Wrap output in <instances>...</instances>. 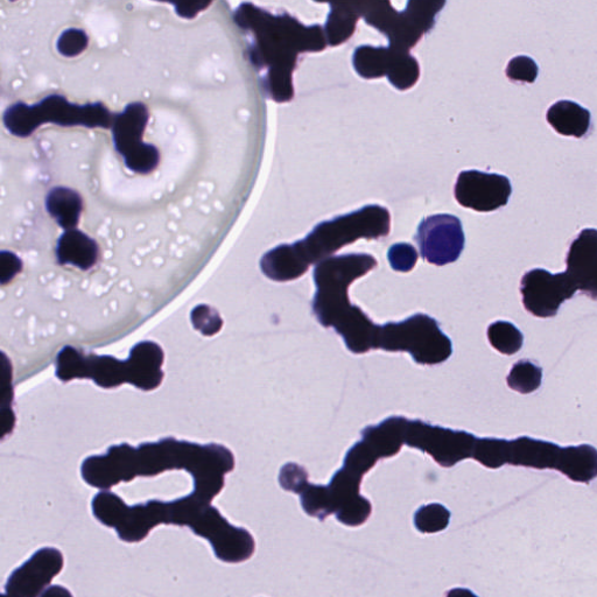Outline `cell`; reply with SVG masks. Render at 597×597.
I'll return each instance as SVG.
<instances>
[{
    "mask_svg": "<svg viewBox=\"0 0 597 597\" xmlns=\"http://www.w3.org/2000/svg\"><path fill=\"white\" fill-rule=\"evenodd\" d=\"M93 514L98 522L115 529L125 543L142 542L160 524L188 526L195 536L212 545L217 559L240 564L254 556L255 538L248 530L231 525L212 502L192 493L173 502L152 500L126 505L121 497L102 490L93 500Z\"/></svg>",
    "mask_w": 597,
    "mask_h": 597,
    "instance_id": "6da1fadb",
    "label": "cell"
},
{
    "mask_svg": "<svg viewBox=\"0 0 597 597\" xmlns=\"http://www.w3.org/2000/svg\"><path fill=\"white\" fill-rule=\"evenodd\" d=\"M235 21L243 30L254 34L250 59L257 68L268 69L264 80L266 93L278 103L292 101V74L298 55L325 51L328 45L325 30L320 25H302L287 13L273 16L249 3L238 7Z\"/></svg>",
    "mask_w": 597,
    "mask_h": 597,
    "instance_id": "7a4b0ae2",
    "label": "cell"
},
{
    "mask_svg": "<svg viewBox=\"0 0 597 597\" xmlns=\"http://www.w3.org/2000/svg\"><path fill=\"white\" fill-rule=\"evenodd\" d=\"M390 230L389 210L372 205L318 224L305 240L297 243L308 264L311 265L320 263L360 238L378 240L389 236Z\"/></svg>",
    "mask_w": 597,
    "mask_h": 597,
    "instance_id": "3957f363",
    "label": "cell"
},
{
    "mask_svg": "<svg viewBox=\"0 0 597 597\" xmlns=\"http://www.w3.org/2000/svg\"><path fill=\"white\" fill-rule=\"evenodd\" d=\"M112 122L114 116L102 103L77 105L69 103L60 95L48 96L35 105L14 104L4 114L6 129L17 137L31 136L35 129L45 123L109 129Z\"/></svg>",
    "mask_w": 597,
    "mask_h": 597,
    "instance_id": "277c9868",
    "label": "cell"
},
{
    "mask_svg": "<svg viewBox=\"0 0 597 597\" xmlns=\"http://www.w3.org/2000/svg\"><path fill=\"white\" fill-rule=\"evenodd\" d=\"M446 2L411 0L403 12H396L389 2L357 3L361 17L388 37L390 48L409 52L432 30L435 18Z\"/></svg>",
    "mask_w": 597,
    "mask_h": 597,
    "instance_id": "5b68a950",
    "label": "cell"
},
{
    "mask_svg": "<svg viewBox=\"0 0 597 597\" xmlns=\"http://www.w3.org/2000/svg\"><path fill=\"white\" fill-rule=\"evenodd\" d=\"M375 349L407 351L418 364H439L453 353L452 342L438 322L424 314L378 326Z\"/></svg>",
    "mask_w": 597,
    "mask_h": 597,
    "instance_id": "8992f818",
    "label": "cell"
},
{
    "mask_svg": "<svg viewBox=\"0 0 597 597\" xmlns=\"http://www.w3.org/2000/svg\"><path fill=\"white\" fill-rule=\"evenodd\" d=\"M149 117L145 104L131 103L121 114L114 115L111 126L116 150L122 154L125 165L142 174L150 173L159 164L157 147L143 142Z\"/></svg>",
    "mask_w": 597,
    "mask_h": 597,
    "instance_id": "52a82bcc",
    "label": "cell"
},
{
    "mask_svg": "<svg viewBox=\"0 0 597 597\" xmlns=\"http://www.w3.org/2000/svg\"><path fill=\"white\" fill-rule=\"evenodd\" d=\"M477 438L475 435L431 426L420 420L407 423L405 445L428 453L442 467L473 458Z\"/></svg>",
    "mask_w": 597,
    "mask_h": 597,
    "instance_id": "ba28073f",
    "label": "cell"
},
{
    "mask_svg": "<svg viewBox=\"0 0 597 597\" xmlns=\"http://www.w3.org/2000/svg\"><path fill=\"white\" fill-rule=\"evenodd\" d=\"M356 73L363 79H381L388 76L393 87L407 90L416 86L420 77L417 59L409 52L396 51L390 47H357L353 55Z\"/></svg>",
    "mask_w": 597,
    "mask_h": 597,
    "instance_id": "9c48e42d",
    "label": "cell"
},
{
    "mask_svg": "<svg viewBox=\"0 0 597 597\" xmlns=\"http://www.w3.org/2000/svg\"><path fill=\"white\" fill-rule=\"evenodd\" d=\"M416 240L421 256L437 266L458 261L466 243L461 221L448 214L433 215L421 221Z\"/></svg>",
    "mask_w": 597,
    "mask_h": 597,
    "instance_id": "30bf717a",
    "label": "cell"
},
{
    "mask_svg": "<svg viewBox=\"0 0 597 597\" xmlns=\"http://www.w3.org/2000/svg\"><path fill=\"white\" fill-rule=\"evenodd\" d=\"M577 291V284L567 272L553 275L535 269L525 273L521 283L524 307L538 318L556 316L563 302L572 299Z\"/></svg>",
    "mask_w": 597,
    "mask_h": 597,
    "instance_id": "8fae6325",
    "label": "cell"
},
{
    "mask_svg": "<svg viewBox=\"0 0 597 597\" xmlns=\"http://www.w3.org/2000/svg\"><path fill=\"white\" fill-rule=\"evenodd\" d=\"M454 193L462 207L490 213L508 205L512 187L504 175L465 171L459 174Z\"/></svg>",
    "mask_w": 597,
    "mask_h": 597,
    "instance_id": "7c38bea8",
    "label": "cell"
},
{
    "mask_svg": "<svg viewBox=\"0 0 597 597\" xmlns=\"http://www.w3.org/2000/svg\"><path fill=\"white\" fill-rule=\"evenodd\" d=\"M63 554L54 547H44L14 570L7 579L3 597H40L62 571Z\"/></svg>",
    "mask_w": 597,
    "mask_h": 597,
    "instance_id": "4fadbf2b",
    "label": "cell"
},
{
    "mask_svg": "<svg viewBox=\"0 0 597 597\" xmlns=\"http://www.w3.org/2000/svg\"><path fill=\"white\" fill-rule=\"evenodd\" d=\"M136 453V449L122 445L110 448L107 455L87 459L82 465L83 480L102 490L133 480Z\"/></svg>",
    "mask_w": 597,
    "mask_h": 597,
    "instance_id": "5bb4252c",
    "label": "cell"
},
{
    "mask_svg": "<svg viewBox=\"0 0 597 597\" xmlns=\"http://www.w3.org/2000/svg\"><path fill=\"white\" fill-rule=\"evenodd\" d=\"M361 482L360 477L342 468L328 484L337 521L353 528L367 522L372 512L370 501L360 494Z\"/></svg>",
    "mask_w": 597,
    "mask_h": 597,
    "instance_id": "9a60e30c",
    "label": "cell"
},
{
    "mask_svg": "<svg viewBox=\"0 0 597 597\" xmlns=\"http://www.w3.org/2000/svg\"><path fill=\"white\" fill-rule=\"evenodd\" d=\"M377 261L370 255H344L323 259L314 269V282L318 291L348 290L357 278L374 270Z\"/></svg>",
    "mask_w": 597,
    "mask_h": 597,
    "instance_id": "2e32d148",
    "label": "cell"
},
{
    "mask_svg": "<svg viewBox=\"0 0 597 597\" xmlns=\"http://www.w3.org/2000/svg\"><path fill=\"white\" fill-rule=\"evenodd\" d=\"M566 272L578 291L597 300V230L584 229L572 242L566 257Z\"/></svg>",
    "mask_w": 597,
    "mask_h": 597,
    "instance_id": "e0dca14e",
    "label": "cell"
},
{
    "mask_svg": "<svg viewBox=\"0 0 597 597\" xmlns=\"http://www.w3.org/2000/svg\"><path fill=\"white\" fill-rule=\"evenodd\" d=\"M164 353L156 343L143 342L133 348L128 365L129 382L139 389L153 390L163 381Z\"/></svg>",
    "mask_w": 597,
    "mask_h": 597,
    "instance_id": "ac0fdd59",
    "label": "cell"
},
{
    "mask_svg": "<svg viewBox=\"0 0 597 597\" xmlns=\"http://www.w3.org/2000/svg\"><path fill=\"white\" fill-rule=\"evenodd\" d=\"M334 328L354 354H364L375 349L378 326L372 323L361 308L351 305L337 320Z\"/></svg>",
    "mask_w": 597,
    "mask_h": 597,
    "instance_id": "d6986e66",
    "label": "cell"
},
{
    "mask_svg": "<svg viewBox=\"0 0 597 597\" xmlns=\"http://www.w3.org/2000/svg\"><path fill=\"white\" fill-rule=\"evenodd\" d=\"M261 268L266 277L276 282H290L305 275L309 264L296 242L269 251L262 258Z\"/></svg>",
    "mask_w": 597,
    "mask_h": 597,
    "instance_id": "ffe728a7",
    "label": "cell"
},
{
    "mask_svg": "<svg viewBox=\"0 0 597 597\" xmlns=\"http://www.w3.org/2000/svg\"><path fill=\"white\" fill-rule=\"evenodd\" d=\"M561 448L528 437L510 441L509 465L535 469H556Z\"/></svg>",
    "mask_w": 597,
    "mask_h": 597,
    "instance_id": "44dd1931",
    "label": "cell"
},
{
    "mask_svg": "<svg viewBox=\"0 0 597 597\" xmlns=\"http://www.w3.org/2000/svg\"><path fill=\"white\" fill-rule=\"evenodd\" d=\"M409 420L404 417H391L377 426L363 430V441L376 453L379 459L391 458L399 453L405 444L406 428Z\"/></svg>",
    "mask_w": 597,
    "mask_h": 597,
    "instance_id": "7402d4cb",
    "label": "cell"
},
{
    "mask_svg": "<svg viewBox=\"0 0 597 597\" xmlns=\"http://www.w3.org/2000/svg\"><path fill=\"white\" fill-rule=\"evenodd\" d=\"M98 255L100 250L93 238L76 229L67 230L59 238L58 248H56V257L61 265H74L84 271L93 268L97 263Z\"/></svg>",
    "mask_w": 597,
    "mask_h": 597,
    "instance_id": "603a6c76",
    "label": "cell"
},
{
    "mask_svg": "<svg viewBox=\"0 0 597 597\" xmlns=\"http://www.w3.org/2000/svg\"><path fill=\"white\" fill-rule=\"evenodd\" d=\"M546 119L560 135L582 138L591 129L592 115L578 103L559 101L547 111Z\"/></svg>",
    "mask_w": 597,
    "mask_h": 597,
    "instance_id": "cb8c5ba5",
    "label": "cell"
},
{
    "mask_svg": "<svg viewBox=\"0 0 597 597\" xmlns=\"http://www.w3.org/2000/svg\"><path fill=\"white\" fill-rule=\"evenodd\" d=\"M556 470L574 482L593 481L597 477V449L589 445L561 448Z\"/></svg>",
    "mask_w": 597,
    "mask_h": 597,
    "instance_id": "d4e9b609",
    "label": "cell"
},
{
    "mask_svg": "<svg viewBox=\"0 0 597 597\" xmlns=\"http://www.w3.org/2000/svg\"><path fill=\"white\" fill-rule=\"evenodd\" d=\"M46 208L49 215L63 229L73 230L83 210L81 195L68 187H55L48 193Z\"/></svg>",
    "mask_w": 597,
    "mask_h": 597,
    "instance_id": "484cf974",
    "label": "cell"
},
{
    "mask_svg": "<svg viewBox=\"0 0 597 597\" xmlns=\"http://www.w3.org/2000/svg\"><path fill=\"white\" fill-rule=\"evenodd\" d=\"M325 26L327 44L339 46L348 41L355 32L358 19L361 17L357 3H332Z\"/></svg>",
    "mask_w": 597,
    "mask_h": 597,
    "instance_id": "4316f807",
    "label": "cell"
},
{
    "mask_svg": "<svg viewBox=\"0 0 597 597\" xmlns=\"http://www.w3.org/2000/svg\"><path fill=\"white\" fill-rule=\"evenodd\" d=\"M93 378L103 388H115L129 382L128 365L112 357H84V378Z\"/></svg>",
    "mask_w": 597,
    "mask_h": 597,
    "instance_id": "83f0119b",
    "label": "cell"
},
{
    "mask_svg": "<svg viewBox=\"0 0 597 597\" xmlns=\"http://www.w3.org/2000/svg\"><path fill=\"white\" fill-rule=\"evenodd\" d=\"M299 495L302 509L308 516L325 521L328 516L334 515L332 494L328 486H318L308 482Z\"/></svg>",
    "mask_w": 597,
    "mask_h": 597,
    "instance_id": "f1b7e54d",
    "label": "cell"
},
{
    "mask_svg": "<svg viewBox=\"0 0 597 597\" xmlns=\"http://www.w3.org/2000/svg\"><path fill=\"white\" fill-rule=\"evenodd\" d=\"M510 441L503 439H477L473 459L491 469L509 465Z\"/></svg>",
    "mask_w": 597,
    "mask_h": 597,
    "instance_id": "f546056e",
    "label": "cell"
},
{
    "mask_svg": "<svg viewBox=\"0 0 597 597\" xmlns=\"http://www.w3.org/2000/svg\"><path fill=\"white\" fill-rule=\"evenodd\" d=\"M488 339L501 354L514 355L523 347L524 336L508 321H496L488 328Z\"/></svg>",
    "mask_w": 597,
    "mask_h": 597,
    "instance_id": "4dcf8cb0",
    "label": "cell"
},
{
    "mask_svg": "<svg viewBox=\"0 0 597 597\" xmlns=\"http://www.w3.org/2000/svg\"><path fill=\"white\" fill-rule=\"evenodd\" d=\"M542 378V368L529 361H521L512 367L507 382L512 390L528 395L540 388Z\"/></svg>",
    "mask_w": 597,
    "mask_h": 597,
    "instance_id": "1f68e13d",
    "label": "cell"
},
{
    "mask_svg": "<svg viewBox=\"0 0 597 597\" xmlns=\"http://www.w3.org/2000/svg\"><path fill=\"white\" fill-rule=\"evenodd\" d=\"M451 512L441 504H428L414 515V525L421 533H437L448 528Z\"/></svg>",
    "mask_w": 597,
    "mask_h": 597,
    "instance_id": "d6a6232c",
    "label": "cell"
},
{
    "mask_svg": "<svg viewBox=\"0 0 597 597\" xmlns=\"http://www.w3.org/2000/svg\"><path fill=\"white\" fill-rule=\"evenodd\" d=\"M379 460L378 456L363 440L349 449L344 458L343 469L348 470L350 474L362 477L374 467Z\"/></svg>",
    "mask_w": 597,
    "mask_h": 597,
    "instance_id": "836d02e7",
    "label": "cell"
},
{
    "mask_svg": "<svg viewBox=\"0 0 597 597\" xmlns=\"http://www.w3.org/2000/svg\"><path fill=\"white\" fill-rule=\"evenodd\" d=\"M84 356L79 351L67 347L58 357V376L62 381L83 378Z\"/></svg>",
    "mask_w": 597,
    "mask_h": 597,
    "instance_id": "e575fe53",
    "label": "cell"
},
{
    "mask_svg": "<svg viewBox=\"0 0 597 597\" xmlns=\"http://www.w3.org/2000/svg\"><path fill=\"white\" fill-rule=\"evenodd\" d=\"M88 37L86 32L80 28H68L60 35L56 48L63 56L73 58V56L80 55L88 46Z\"/></svg>",
    "mask_w": 597,
    "mask_h": 597,
    "instance_id": "d590c367",
    "label": "cell"
},
{
    "mask_svg": "<svg viewBox=\"0 0 597 597\" xmlns=\"http://www.w3.org/2000/svg\"><path fill=\"white\" fill-rule=\"evenodd\" d=\"M539 73L537 63L529 56H516L508 63L507 74L508 79L516 82L533 83L536 82Z\"/></svg>",
    "mask_w": 597,
    "mask_h": 597,
    "instance_id": "8d00e7d4",
    "label": "cell"
},
{
    "mask_svg": "<svg viewBox=\"0 0 597 597\" xmlns=\"http://www.w3.org/2000/svg\"><path fill=\"white\" fill-rule=\"evenodd\" d=\"M388 259L393 270L410 272L418 262V252L411 244L399 243L392 245Z\"/></svg>",
    "mask_w": 597,
    "mask_h": 597,
    "instance_id": "74e56055",
    "label": "cell"
},
{
    "mask_svg": "<svg viewBox=\"0 0 597 597\" xmlns=\"http://www.w3.org/2000/svg\"><path fill=\"white\" fill-rule=\"evenodd\" d=\"M279 483L283 489L300 494V491L308 483L306 469L296 465V463H289L280 470Z\"/></svg>",
    "mask_w": 597,
    "mask_h": 597,
    "instance_id": "f35d334b",
    "label": "cell"
},
{
    "mask_svg": "<svg viewBox=\"0 0 597 597\" xmlns=\"http://www.w3.org/2000/svg\"><path fill=\"white\" fill-rule=\"evenodd\" d=\"M192 320L195 328L201 330V333L213 335L222 327V320L212 308L199 306L195 308L192 314Z\"/></svg>",
    "mask_w": 597,
    "mask_h": 597,
    "instance_id": "ab89813d",
    "label": "cell"
},
{
    "mask_svg": "<svg viewBox=\"0 0 597 597\" xmlns=\"http://www.w3.org/2000/svg\"><path fill=\"white\" fill-rule=\"evenodd\" d=\"M20 259L12 252L3 251L0 256V269H2V283L9 282L18 272L21 271Z\"/></svg>",
    "mask_w": 597,
    "mask_h": 597,
    "instance_id": "60d3db41",
    "label": "cell"
},
{
    "mask_svg": "<svg viewBox=\"0 0 597 597\" xmlns=\"http://www.w3.org/2000/svg\"><path fill=\"white\" fill-rule=\"evenodd\" d=\"M210 3L175 4L180 17L194 18L200 11L205 10Z\"/></svg>",
    "mask_w": 597,
    "mask_h": 597,
    "instance_id": "b9f144b4",
    "label": "cell"
},
{
    "mask_svg": "<svg viewBox=\"0 0 597 597\" xmlns=\"http://www.w3.org/2000/svg\"><path fill=\"white\" fill-rule=\"evenodd\" d=\"M40 597H73V595L62 586H49Z\"/></svg>",
    "mask_w": 597,
    "mask_h": 597,
    "instance_id": "7bdbcfd3",
    "label": "cell"
},
{
    "mask_svg": "<svg viewBox=\"0 0 597 597\" xmlns=\"http://www.w3.org/2000/svg\"><path fill=\"white\" fill-rule=\"evenodd\" d=\"M446 597H479L472 591L466 588H454L447 593Z\"/></svg>",
    "mask_w": 597,
    "mask_h": 597,
    "instance_id": "ee69618b",
    "label": "cell"
},
{
    "mask_svg": "<svg viewBox=\"0 0 597 597\" xmlns=\"http://www.w3.org/2000/svg\"><path fill=\"white\" fill-rule=\"evenodd\" d=\"M3 597V596H2Z\"/></svg>",
    "mask_w": 597,
    "mask_h": 597,
    "instance_id": "f6af8a7d",
    "label": "cell"
}]
</instances>
